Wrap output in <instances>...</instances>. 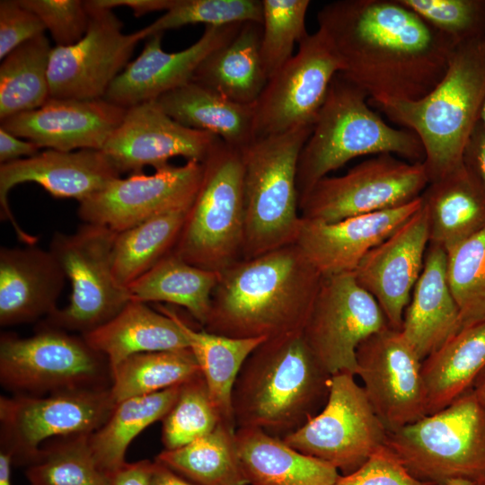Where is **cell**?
<instances>
[{
    "mask_svg": "<svg viewBox=\"0 0 485 485\" xmlns=\"http://www.w3.org/2000/svg\"><path fill=\"white\" fill-rule=\"evenodd\" d=\"M350 373L331 375L323 408L282 439L301 453L326 462L341 475L360 468L385 445L387 429Z\"/></svg>",
    "mask_w": 485,
    "mask_h": 485,
    "instance_id": "cell-11",
    "label": "cell"
},
{
    "mask_svg": "<svg viewBox=\"0 0 485 485\" xmlns=\"http://www.w3.org/2000/svg\"><path fill=\"white\" fill-rule=\"evenodd\" d=\"M236 429L220 422L210 433L155 458L197 485H249L238 454Z\"/></svg>",
    "mask_w": 485,
    "mask_h": 485,
    "instance_id": "cell-37",
    "label": "cell"
},
{
    "mask_svg": "<svg viewBox=\"0 0 485 485\" xmlns=\"http://www.w3.org/2000/svg\"><path fill=\"white\" fill-rule=\"evenodd\" d=\"M456 44L485 37V0H401Z\"/></svg>",
    "mask_w": 485,
    "mask_h": 485,
    "instance_id": "cell-45",
    "label": "cell"
},
{
    "mask_svg": "<svg viewBox=\"0 0 485 485\" xmlns=\"http://www.w3.org/2000/svg\"><path fill=\"white\" fill-rule=\"evenodd\" d=\"M235 439L249 485H333L340 475L330 463L260 429L236 428Z\"/></svg>",
    "mask_w": 485,
    "mask_h": 485,
    "instance_id": "cell-28",
    "label": "cell"
},
{
    "mask_svg": "<svg viewBox=\"0 0 485 485\" xmlns=\"http://www.w3.org/2000/svg\"><path fill=\"white\" fill-rule=\"evenodd\" d=\"M52 47L45 34L8 54L0 65V120L41 107L50 97L48 70Z\"/></svg>",
    "mask_w": 485,
    "mask_h": 485,
    "instance_id": "cell-38",
    "label": "cell"
},
{
    "mask_svg": "<svg viewBox=\"0 0 485 485\" xmlns=\"http://www.w3.org/2000/svg\"><path fill=\"white\" fill-rule=\"evenodd\" d=\"M428 243V217L421 205L395 232L371 249L353 271L357 283L376 300L394 330L401 329Z\"/></svg>",
    "mask_w": 485,
    "mask_h": 485,
    "instance_id": "cell-22",
    "label": "cell"
},
{
    "mask_svg": "<svg viewBox=\"0 0 485 485\" xmlns=\"http://www.w3.org/2000/svg\"><path fill=\"white\" fill-rule=\"evenodd\" d=\"M445 252L447 280L463 328L485 320V228Z\"/></svg>",
    "mask_w": 485,
    "mask_h": 485,
    "instance_id": "cell-41",
    "label": "cell"
},
{
    "mask_svg": "<svg viewBox=\"0 0 485 485\" xmlns=\"http://www.w3.org/2000/svg\"><path fill=\"white\" fill-rule=\"evenodd\" d=\"M155 101L182 126L211 133L234 148L242 149L254 139V104L235 102L197 82L172 90Z\"/></svg>",
    "mask_w": 485,
    "mask_h": 485,
    "instance_id": "cell-30",
    "label": "cell"
},
{
    "mask_svg": "<svg viewBox=\"0 0 485 485\" xmlns=\"http://www.w3.org/2000/svg\"><path fill=\"white\" fill-rule=\"evenodd\" d=\"M322 280L295 242L242 259L219 273L203 329L238 339L302 332Z\"/></svg>",
    "mask_w": 485,
    "mask_h": 485,
    "instance_id": "cell-2",
    "label": "cell"
},
{
    "mask_svg": "<svg viewBox=\"0 0 485 485\" xmlns=\"http://www.w3.org/2000/svg\"><path fill=\"white\" fill-rule=\"evenodd\" d=\"M35 13L50 33L55 47L78 42L86 33L89 13L81 0H18Z\"/></svg>",
    "mask_w": 485,
    "mask_h": 485,
    "instance_id": "cell-46",
    "label": "cell"
},
{
    "mask_svg": "<svg viewBox=\"0 0 485 485\" xmlns=\"http://www.w3.org/2000/svg\"><path fill=\"white\" fill-rule=\"evenodd\" d=\"M221 141L211 133L182 126L154 101L127 109L101 151L120 174H132L146 166L164 167L178 156L202 163Z\"/></svg>",
    "mask_w": 485,
    "mask_h": 485,
    "instance_id": "cell-19",
    "label": "cell"
},
{
    "mask_svg": "<svg viewBox=\"0 0 485 485\" xmlns=\"http://www.w3.org/2000/svg\"><path fill=\"white\" fill-rule=\"evenodd\" d=\"M116 234L106 226L84 223L73 234H53L48 250L70 280L72 291L68 304L46 317L43 325L84 335L110 321L132 300L112 271Z\"/></svg>",
    "mask_w": 485,
    "mask_h": 485,
    "instance_id": "cell-10",
    "label": "cell"
},
{
    "mask_svg": "<svg viewBox=\"0 0 485 485\" xmlns=\"http://www.w3.org/2000/svg\"><path fill=\"white\" fill-rule=\"evenodd\" d=\"M463 328L446 274V252L430 244L405 309L401 332L423 361Z\"/></svg>",
    "mask_w": 485,
    "mask_h": 485,
    "instance_id": "cell-26",
    "label": "cell"
},
{
    "mask_svg": "<svg viewBox=\"0 0 485 485\" xmlns=\"http://www.w3.org/2000/svg\"><path fill=\"white\" fill-rule=\"evenodd\" d=\"M472 389L475 395L485 408V367L475 378Z\"/></svg>",
    "mask_w": 485,
    "mask_h": 485,
    "instance_id": "cell-55",
    "label": "cell"
},
{
    "mask_svg": "<svg viewBox=\"0 0 485 485\" xmlns=\"http://www.w3.org/2000/svg\"><path fill=\"white\" fill-rule=\"evenodd\" d=\"M12 465L13 460L11 455L0 450V485H12Z\"/></svg>",
    "mask_w": 485,
    "mask_h": 485,
    "instance_id": "cell-54",
    "label": "cell"
},
{
    "mask_svg": "<svg viewBox=\"0 0 485 485\" xmlns=\"http://www.w3.org/2000/svg\"><path fill=\"white\" fill-rule=\"evenodd\" d=\"M313 128L257 137L240 149L245 208L242 259L295 242L301 221L297 164Z\"/></svg>",
    "mask_w": 485,
    "mask_h": 485,
    "instance_id": "cell-6",
    "label": "cell"
},
{
    "mask_svg": "<svg viewBox=\"0 0 485 485\" xmlns=\"http://www.w3.org/2000/svg\"><path fill=\"white\" fill-rule=\"evenodd\" d=\"M162 421V441L166 450L184 446L216 428L220 417L202 374L181 384L174 404Z\"/></svg>",
    "mask_w": 485,
    "mask_h": 485,
    "instance_id": "cell-43",
    "label": "cell"
},
{
    "mask_svg": "<svg viewBox=\"0 0 485 485\" xmlns=\"http://www.w3.org/2000/svg\"><path fill=\"white\" fill-rule=\"evenodd\" d=\"M115 404L110 388L1 396V450L11 455L13 464L28 466L44 441L94 433Z\"/></svg>",
    "mask_w": 485,
    "mask_h": 485,
    "instance_id": "cell-12",
    "label": "cell"
},
{
    "mask_svg": "<svg viewBox=\"0 0 485 485\" xmlns=\"http://www.w3.org/2000/svg\"><path fill=\"white\" fill-rule=\"evenodd\" d=\"M380 154H398L410 162L424 160L416 133L389 126L371 110L366 93L337 74L299 155V203L317 181L348 161Z\"/></svg>",
    "mask_w": 485,
    "mask_h": 485,
    "instance_id": "cell-5",
    "label": "cell"
},
{
    "mask_svg": "<svg viewBox=\"0 0 485 485\" xmlns=\"http://www.w3.org/2000/svg\"><path fill=\"white\" fill-rule=\"evenodd\" d=\"M89 25L85 35L66 47H53L48 64L49 98L103 99L125 69L137 43L146 39L143 29L126 34L112 9L95 0L85 1Z\"/></svg>",
    "mask_w": 485,
    "mask_h": 485,
    "instance_id": "cell-15",
    "label": "cell"
},
{
    "mask_svg": "<svg viewBox=\"0 0 485 485\" xmlns=\"http://www.w3.org/2000/svg\"><path fill=\"white\" fill-rule=\"evenodd\" d=\"M203 164L187 161L167 164L153 174L132 173L118 178L79 203L84 223L106 226L115 233L131 228L158 214L190 205L198 192Z\"/></svg>",
    "mask_w": 485,
    "mask_h": 485,
    "instance_id": "cell-18",
    "label": "cell"
},
{
    "mask_svg": "<svg viewBox=\"0 0 485 485\" xmlns=\"http://www.w3.org/2000/svg\"><path fill=\"white\" fill-rule=\"evenodd\" d=\"M66 277L49 250L0 249V325L32 322L57 309Z\"/></svg>",
    "mask_w": 485,
    "mask_h": 485,
    "instance_id": "cell-25",
    "label": "cell"
},
{
    "mask_svg": "<svg viewBox=\"0 0 485 485\" xmlns=\"http://www.w3.org/2000/svg\"><path fill=\"white\" fill-rule=\"evenodd\" d=\"M0 383L13 395L106 389L111 368L82 335L43 325L27 338L1 334Z\"/></svg>",
    "mask_w": 485,
    "mask_h": 485,
    "instance_id": "cell-9",
    "label": "cell"
},
{
    "mask_svg": "<svg viewBox=\"0 0 485 485\" xmlns=\"http://www.w3.org/2000/svg\"><path fill=\"white\" fill-rule=\"evenodd\" d=\"M333 485H427L413 477L386 445L377 449L357 470L340 475Z\"/></svg>",
    "mask_w": 485,
    "mask_h": 485,
    "instance_id": "cell-47",
    "label": "cell"
},
{
    "mask_svg": "<svg viewBox=\"0 0 485 485\" xmlns=\"http://www.w3.org/2000/svg\"><path fill=\"white\" fill-rule=\"evenodd\" d=\"M218 278L219 273L191 265L172 251L128 289L132 300L167 303L185 308L203 327Z\"/></svg>",
    "mask_w": 485,
    "mask_h": 485,
    "instance_id": "cell-34",
    "label": "cell"
},
{
    "mask_svg": "<svg viewBox=\"0 0 485 485\" xmlns=\"http://www.w3.org/2000/svg\"><path fill=\"white\" fill-rule=\"evenodd\" d=\"M127 109L104 99L49 98L41 107L1 121V128L40 148L101 150Z\"/></svg>",
    "mask_w": 485,
    "mask_h": 485,
    "instance_id": "cell-23",
    "label": "cell"
},
{
    "mask_svg": "<svg viewBox=\"0 0 485 485\" xmlns=\"http://www.w3.org/2000/svg\"><path fill=\"white\" fill-rule=\"evenodd\" d=\"M440 485H474L472 481L463 479H452Z\"/></svg>",
    "mask_w": 485,
    "mask_h": 485,
    "instance_id": "cell-56",
    "label": "cell"
},
{
    "mask_svg": "<svg viewBox=\"0 0 485 485\" xmlns=\"http://www.w3.org/2000/svg\"><path fill=\"white\" fill-rule=\"evenodd\" d=\"M120 178V172L101 150L64 152L46 149L37 154L0 164V205L2 219L11 221L18 238L34 245L37 238L24 232L13 218L8 192L23 182H34L51 196L74 198L79 203Z\"/></svg>",
    "mask_w": 485,
    "mask_h": 485,
    "instance_id": "cell-20",
    "label": "cell"
},
{
    "mask_svg": "<svg viewBox=\"0 0 485 485\" xmlns=\"http://www.w3.org/2000/svg\"><path fill=\"white\" fill-rule=\"evenodd\" d=\"M331 377L302 332L264 340L247 357L234 386L236 428H258L280 438L295 432L323 408Z\"/></svg>",
    "mask_w": 485,
    "mask_h": 485,
    "instance_id": "cell-3",
    "label": "cell"
},
{
    "mask_svg": "<svg viewBox=\"0 0 485 485\" xmlns=\"http://www.w3.org/2000/svg\"><path fill=\"white\" fill-rule=\"evenodd\" d=\"M429 243L445 251L485 228V181L464 162L420 195Z\"/></svg>",
    "mask_w": 485,
    "mask_h": 485,
    "instance_id": "cell-27",
    "label": "cell"
},
{
    "mask_svg": "<svg viewBox=\"0 0 485 485\" xmlns=\"http://www.w3.org/2000/svg\"><path fill=\"white\" fill-rule=\"evenodd\" d=\"M191 204L158 214L116 234L112 271L120 286L128 288L173 251Z\"/></svg>",
    "mask_w": 485,
    "mask_h": 485,
    "instance_id": "cell-36",
    "label": "cell"
},
{
    "mask_svg": "<svg viewBox=\"0 0 485 485\" xmlns=\"http://www.w3.org/2000/svg\"><path fill=\"white\" fill-rule=\"evenodd\" d=\"M40 148L30 140H22L0 127V164L31 157Z\"/></svg>",
    "mask_w": 485,
    "mask_h": 485,
    "instance_id": "cell-49",
    "label": "cell"
},
{
    "mask_svg": "<svg viewBox=\"0 0 485 485\" xmlns=\"http://www.w3.org/2000/svg\"><path fill=\"white\" fill-rule=\"evenodd\" d=\"M485 101V37L458 44L440 83L414 101L376 107L392 122L416 133L424 148L428 181L463 163Z\"/></svg>",
    "mask_w": 485,
    "mask_h": 485,
    "instance_id": "cell-4",
    "label": "cell"
},
{
    "mask_svg": "<svg viewBox=\"0 0 485 485\" xmlns=\"http://www.w3.org/2000/svg\"><path fill=\"white\" fill-rule=\"evenodd\" d=\"M463 162L485 181V128L481 120L465 147Z\"/></svg>",
    "mask_w": 485,
    "mask_h": 485,
    "instance_id": "cell-51",
    "label": "cell"
},
{
    "mask_svg": "<svg viewBox=\"0 0 485 485\" xmlns=\"http://www.w3.org/2000/svg\"><path fill=\"white\" fill-rule=\"evenodd\" d=\"M309 0H262L260 57L268 80L295 55V44L309 34L305 19Z\"/></svg>",
    "mask_w": 485,
    "mask_h": 485,
    "instance_id": "cell-42",
    "label": "cell"
},
{
    "mask_svg": "<svg viewBox=\"0 0 485 485\" xmlns=\"http://www.w3.org/2000/svg\"><path fill=\"white\" fill-rule=\"evenodd\" d=\"M181 384L115 404L106 422L89 436L95 462L106 475L111 478L127 463V449L138 434L163 419L174 404Z\"/></svg>",
    "mask_w": 485,
    "mask_h": 485,
    "instance_id": "cell-35",
    "label": "cell"
},
{
    "mask_svg": "<svg viewBox=\"0 0 485 485\" xmlns=\"http://www.w3.org/2000/svg\"><path fill=\"white\" fill-rule=\"evenodd\" d=\"M389 447L427 485L485 479V408L471 388L444 409L387 432Z\"/></svg>",
    "mask_w": 485,
    "mask_h": 485,
    "instance_id": "cell-7",
    "label": "cell"
},
{
    "mask_svg": "<svg viewBox=\"0 0 485 485\" xmlns=\"http://www.w3.org/2000/svg\"><path fill=\"white\" fill-rule=\"evenodd\" d=\"M341 70L325 35L317 30L270 77L254 104V138L313 127L330 85Z\"/></svg>",
    "mask_w": 485,
    "mask_h": 485,
    "instance_id": "cell-16",
    "label": "cell"
},
{
    "mask_svg": "<svg viewBox=\"0 0 485 485\" xmlns=\"http://www.w3.org/2000/svg\"><path fill=\"white\" fill-rule=\"evenodd\" d=\"M387 327L376 300L357 283L354 272H345L322 277L302 335L331 375H357L359 344Z\"/></svg>",
    "mask_w": 485,
    "mask_h": 485,
    "instance_id": "cell-14",
    "label": "cell"
},
{
    "mask_svg": "<svg viewBox=\"0 0 485 485\" xmlns=\"http://www.w3.org/2000/svg\"><path fill=\"white\" fill-rule=\"evenodd\" d=\"M474 485H485V479L481 481V482L474 484Z\"/></svg>",
    "mask_w": 485,
    "mask_h": 485,
    "instance_id": "cell-58",
    "label": "cell"
},
{
    "mask_svg": "<svg viewBox=\"0 0 485 485\" xmlns=\"http://www.w3.org/2000/svg\"><path fill=\"white\" fill-rule=\"evenodd\" d=\"M485 367V320L463 328L422 361L427 415L435 413L465 392Z\"/></svg>",
    "mask_w": 485,
    "mask_h": 485,
    "instance_id": "cell-33",
    "label": "cell"
},
{
    "mask_svg": "<svg viewBox=\"0 0 485 485\" xmlns=\"http://www.w3.org/2000/svg\"><path fill=\"white\" fill-rule=\"evenodd\" d=\"M157 310L172 318L186 335L189 348L198 364L221 422L236 429L232 408L236 378L247 357L267 339H238L204 329L198 331L174 310L162 305H158Z\"/></svg>",
    "mask_w": 485,
    "mask_h": 485,
    "instance_id": "cell-32",
    "label": "cell"
},
{
    "mask_svg": "<svg viewBox=\"0 0 485 485\" xmlns=\"http://www.w3.org/2000/svg\"><path fill=\"white\" fill-rule=\"evenodd\" d=\"M40 17L18 0L0 1V59L28 40L44 34Z\"/></svg>",
    "mask_w": 485,
    "mask_h": 485,
    "instance_id": "cell-48",
    "label": "cell"
},
{
    "mask_svg": "<svg viewBox=\"0 0 485 485\" xmlns=\"http://www.w3.org/2000/svg\"><path fill=\"white\" fill-rule=\"evenodd\" d=\"M480 120H481V124L483 125V127L485 128V101H484L482 109H481Z\"/></svg>",
    "mask_w": 485,
    "mask_h": 485,
    "instance_id": "cell-57",
    "label": "cell"
},
{
    "mask_svg": "<svg viewBox=\"0 0 485 485\" xmlns=\"http://www.w3.org/2000/svg\"><path fill=\"white\" fill-rule=\"evenodd\" d=\"M356 357L357 375L387 432L427 415L422 360L401 331L387 327L370 335Z\"/></svg>",
    "mask_w": 485,
    "mask_h": 485,
    "instance_id": "cell-17",
    "label": "cell"
},
{
    "mask_svg": "<svg viewBox=\"0 0 485 485\" xmlns=\"http://www.w3.org/2000/svg\"><path fill=\"white\" fill-rule=\"evenodd\" d=\"M202 164L198 192L172 251L191 265L220 273L243 255V164L240 149L223 141Z\"/></svg>",
    "mask_w": 485,
    "mask_h": 485,
    "instance_id": "cell-8",
    "label": "cell"
},
{
    "mask_svg": "<svg viewBox=\"0 0 485 485\" xmlns=\"http://www.w3.org/2000/svg\"><path fill=\"white\" fill-rule=\"evenodd\" d=\"M82 336L108 359L111 370L133 355L189 348L186 335L172 318L136 300Z\"/></svg>",
    "mask_w": 485,
    "mask_h": 485,
    "instance_id": "cell-29",
    "label": "cell"
},
{
    "mask_svg": "<svg viewBox=\"0 0 485 485\" xmlns=\"http://www.w3.org/2000/svg\"><path fill=\"white\" fill-rule=\"evenodd\" d=\"M101 6L113 9L127 6L133 12L135 17H141L153 12L168 11L177 0H95Z\"/></svg>",
    "mask_w": 485,
    "mask_h": 485,
    "instance_id": "cell-52",
    "label": "cell"
},
{
    "mask_svg": "<svg viewBox=\"0 0 485 485\" xmlns=\"http://www.w3.org/2000/svg\"><path fill=\"white\" fill-rule=\"evenodd\" d=\"M420 196L392 209L326 223L301 218L295 241L322 277L353 272L364 256L421 207Z\"/></svg>",
    "mask_w": 485,
    "mask_h": 485,
    "instance_id": "cell-24",
    "label": "cell"
},
{
    "mask_svg": "<svg viewBox=\"0 0 485 485\" xmlns=\"http://www.w3.org/2000/svg\"><path fill=\"white\" fill-rule=\"evenodd\" d=\"M154 462L126 463L110 478V485H150Z\"/></svg>",
    "mask_w": 485,
    "mask_h": 485,
    "instance_id": "cell-50",
    "label": "cell"
},
{
    "mask_svg": "<svg viewBox=\"0 0 485 485\" xmlns=\"http://www.w3.org/2000/svg\"><path fill=\"white\" fill-rule=\"evenodd\" d=\"M261 35V23H243L200 63L192 81L235 102L255 104L268 82L260 57Z\"/></svg>",
    "mask_w": 485,
    "mask_h": 485,
    "instance_id": "cell-31",
    "label": "cell"
},
{
    "mask_svg": "<svg viewBox=\"0 0 485 485\" xmlns=\"http://www.w3.org/2000/svg\"><path fill=\"white\" fill-rule=\"evenodd\" d=\"M339 73L375 107L414 101L443 79L458 45L401 0H338L317 13Z\"/></svg>",
    "mask_w": 485,
    "mask_h": 485,
    "instance_id": "cell-1",
    "label": "cell"
},
{
    "mask_svg": "<svg viewBox=\"0 0 485 485\" xmlns=\"http://www.w3.org/2000/svg\"><path fill=\"white\" fill-rule=\"evenodd\" d=\"M428 183L422 162L380 154L341 176L317 181L299 203L300 216L331 223L399 207L419 198Z\"/></svg>",
    "mask_w": 485,
    "mask_h": 485,
    "instance_id": "cell-13",
    "label": "cell"
},
{
    "mask_svg": "<svg viewBox=\"0 0 485 485\" xmlns=\"http://www.w3.org/2000/svg\"><path fill=\"white\" fill-rule=\"evenodd\" d=\"M242 24L205 26L195 43L177 52L163 49V33L149 36L139 56L116 77L103 99L124 109L156 101L191 82L200 63L231 40Z\"/></svg>",
    "mask_w": 485,
    "mask_h": 485,
    "instance_id": "cell-21",
    "label": "cell"
},
{
    "mask_svg": "<svg viewBox=\"0 0 485 485\" xmlns=\"http://www.w3.org/2000/svg\"><path fill=\"white\" fill-rule=\"evenodd\" d=\"M150 485H197L154 460Z\"/></svg>",
    "mask_w": 485,
    "mask_h": 485,
    "instance_id": "cell-53",
    "label": "cell"
},
{
    "mask_svg": "<svg viewBox=\"0 0 485 485\" xmlns=\"http://www.w3.org/2000/svg\"><path fill=\"white\" fill-rule=\"evenodd\" d=\"M57 437L42 445L26 466L30 485H110V478L97 465L89 436Z\"/></svg>",
    "mask_w": 485,
    "mask_h": 485,
    "instance_id": "cell-40",
    "label": "cell"
},
{
    "mask_svg": "<svg viewBox=\"0 0 485 485\" xmlns=\"http://www.w3.org/2000/svg\"><path fill=\"white\" fill-rule=\"evenodd\" d=\"M201 374L188 348L133 355L111 370L110 394L115 403L180 385Z\"/></svg>",
    "mask_w": 485,
    "mask_h": 485,
    "instance_id": "cell-39",
    "label": "cell"
},
{
    "mask_svg": "<svg viewBox=\"0 0 485 485\" xmlns=\"http://www.w3.org/2000/svg\"><path fill=\"white\" fill-rule=\"evenodd\" d=\"M262 0H177L161 17L143 28L146 39L189 24L223 26L262 23Z\"/></svg>",
    "mask_w": 485,
    "mask_h": 485,
    "instance_id": "cell-44",
    "label": "cell"
}]
</instances>
